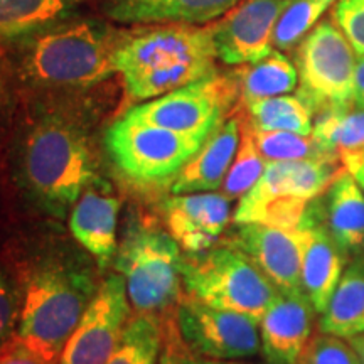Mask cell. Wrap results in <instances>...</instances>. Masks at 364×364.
<instances>
[{
	"label": "cell",
	"mask_w": 364,
	"mask_h": 364,
	"mask_svg": "<svg viewBox=\"0 0 364 364\" xmlns=\"http://www.w3.org/2000/svg\"><path fill=\"white\" fill-rule=\"evenodd\" d=\"M349 343H351L353 348L356 349L359 361H361V364H364V332H361V334L356 336V338L349 339Z\"/></svg>",
	"instance_id": "obj_39"
},
{
	"label": "cell",
	"mask_w": 364,
	"mask_h": 364,
	"mask_svg": "<svg viewBox=\"0 0 364 364\" xmlns=\"http://www.w3.org/2000/svg\"><path fill=\"white\" fill-rule=\"evenodd\" d=\"M336 0H289L273 31V46L279 51H290L318 24Z\"/></svg>",
	"instance_id": "obj_29"
},
{
	"label": "cell",
	"mask_w": 364,
	"mask_h": 364,
	"mask_svg": "<svg viewBox=\"0 0 364 364\" xmlns=\"http://www.w3.org/2000/svg\"><path fill=\"white\" fill-rule=\"evenodd\" d=\"M316 314L302 290H279L260 318L262 351L265 358L295 364L311 339Z\"/></svg>",
	"instance_id": "obj_17"
},
{
	"label": "cell",
	"mask_w": 364,
	"mask_h": 364,
	"mask_svg": "<svg viewBox=\"0 0 364 364\" xmlns=\"http://www.w3.org/2000/svg\"><path fill=\"white\" fill-rule=\"evenodd\" d=\"M179 364H245V363L235 361V359L199 358V356H194V354L186 351V348H182L181 356H179Z\"/></svg>",
	"instance_id": "obj_38"
},
{
	"label": "cell",
	"mask_w": 364,
	"mask_h": 364,
	"mask_svg": "<svg viewBox=\"0 0 364 364\" xmlns=\"http://www.w3.org/2000/svg\"><path fill=\"white\" fill-rule=\"evenodd\" d=\"M265 167L267 161L263 159L257 144H255L253 127L248 122L247 115H243L240 147L236 150V156L231 162L225 181H223L221 194H225L230 201L241 199L257 184Z\"/></svg>",
	"instance_id": "obj_28"
},
{
	"label": "cell",
	"mask_w": 364,
	"mask_h": 364,
	"mask_svg": "<svg viewBox=\"0 0 364 364\" xmlns=\"http://www.w3.org/2000/svg\"><path fill=\"white\" fill-rule=\"evenodd\" d=\"M176 329L186 351L209 359H245L260 353V321L193 297L181 300Z\"/></svg>",
	"instance_id": "obj_11"
},
{
	"label": "cell",
	"mask_w": 364,
	"mask_h": 364,
	"mask_svg": "<svg viewBox=\"0 0 364 364\" xmlns=\"http://www.w3.org/2000/svg\"><path fill=\"white\" fill-rule=\"evenodd\" d=\"M216 58L209 27L171 24L127 34L115 70L132 98L149 100L213 75Z\"/></svg>",
	"instance_id": "obj_1"
},
{
	"label": "cell",
	"mask_w": 364,
	"mask_h": 364,
	"mask_svg": "<svg viewBox=\"0 0 364 364\" xmlns=\"http://www.w3.org/2000/svg\"><path fill=\"white\" fill-rule=\"evenodd\" d=\"M356 51L339 26L322 21L297 46V97L314 115L353 107Z\"/></svg>",
	"instance_id": "obj_9"
},
{
	"label": "cell",
	"mask_w": 364,
	"mask_h": 364,
	"mask_svg": "<svg viewBox=\"0 0 364 364\" xmlns=\"http://www.w3.org/2000/svg\"><path fill=\"white\" fill-rule=\"evenodd\" d=\"M299 228L302 230L300 287L317 314H321L339 284L349 258L324 228L309 216L304 215Z\"/></svg>",
	"instance_id": "obj_20"
},
{
	"label": "cell",
	"mask_w": 364,
	"mask_h": 364,
	"mask_svg": "<svg viewBox=\"0 0 364 364\" xmlns=\"http://www.w3.org/2000/svg\"><path fill=\"white\" fill-rule=\"evenodd\" d=\"M243 103L292 93L299 86V73L285 54L272 51L260 61L252 63L236 76Z\"/></svg>",
	"instance_id": "obj_24"
},
{
	"label": "cell",
	"mask_w": 364,
	"mask_h": 364,
	"mask_svg": "<svg viewBox=\"0 0 364 364\" xmlns=\"http://www.w3.org/2000/svg\"><path fill=\"white\" fill-rule=\"evenodd\" d=\"M353 105L358 108H364V54H358L356 58L353 85Z\"/></svg>",
	"instance_id": "obj_37"
},
{
	"label": "cell",
	"mask_w": 364,
	"mask_h": 364,
	"mask_svg": "<svg viewBox=\"0 0 364 364\" xmlns=\"http://www.w3.org/2000/svg\"><path fill=\"white\" fill-rule=\"evenodd\" d=\"M85 0H0V43L58 26Z\"/></svg>",
	"instance_id": "obj_23"
},
{
	"label": "cell",
	"mask_w": 364,
	"mask_h": 364,
	"mask_svg": "<svg viewBox=\"0 0 364 364\" xmlns=\"http://www.w3.org/2000/svg\"><path fill=\"white\" fill-rule=\"evenodd\" d=\"M120 201L108 184L95 181L71 209L70 230L86 252L105 267L117 253V221Z\"/></svg>",
	"instance_id": "obj_18"
},
{
	"label": "cell",
	"mask_w": 364,
	"mask_h": 364,
	"mask_svg": "<svg viewBox=\"0 0 364 364\" xmlns=\"http://www.w3.org/2000/svg\"><path fill=\"white\" fill-rule=\"evenodd\" d=\"M295 364H361L348 339L318 331L311 336Z\"/></svg>",
	"instance_id": "obj_31"
},
{
	"label": "cell",
	"mask_w": 364,
	"mask_h": 364,
	"mask_svg": "<svg viewBox=\"0 0 364 364\" xmlns=\"http://www.w3.org/2000/svg\"><path fill=\"white\" fill-rule=\"evenodd\" d=\"M0 364H59V356L14 334L6 344L0 346Z\"/></svg>",
	"instance_id": "obj_33"
},
{
	"label": "cell",
	"mask_w": 364,
	"mask_h": 364,
	"mask_svg": "<svg viewBox=\"0 0 364 364\" xmlns=\"http://www.w3.org/2000/svg\"><path fill=\"white\" fill-rule=\"evenodd\" d=\"M263 364H284V363L275 361V359H267V358H265V363H263Z\"/></svg>",
	"instance_id": "obj_41"
},
{
	"label": "cell",
	"mask_w": 364,
	"mask_h": 364,
	"mask_svg": "<svg viewBox=\"0 0 364 364\" xmlns=\"http://www.w3.org/2000/svg\"><path fill=\"white\" fill-rule=\"evenodd\" d=\"M182 284L199 302L258 321L280 290L252 258L231 245L188 253L182 258Z\"/></svg>",
	"instance_id": "obj_5"
},
{
	"label": "cell",
	"mask_w": 364,
	"mask_h": 364,
	"mask_svg": "<svg viewBox=\"0 0 364 364\" xmlns=\"http://www.w3.org/2000/svg\"><path fill=\"white\" fill-rule=\"evenodd\" d=\"M182 255L171 233L147 226L127 231L115 253L127 295L136 312L156 314L177 302L182 285Z\"/></svg>",
	"instance_id": "obj_7"
},
{
	"label": "cell",
	"mask_w": 364,
	"mask_h": 364,
	"mask_svg": "<svg viewBox=\"0 0 364 364\" xmlns=\"http://www.w3.org/2000/svg\"><path fill=\"white\" fill-rule=\"evenodd\" d=\"M255 144L267 162L304 161V159H327L341 161L339 157L329 156L314 142L311 135H300L285 130H255Z\"/></svg>",
	"instance_id": "obj_30"
},
{
	"label": "cell",
	"mask_w": 364,
	"mask_h": 364,
	"mask_svg": "<svg viewBox=\"0 0 364 364\" xmlns=\"http://www.w3.org/2000/svg\"><path fill=\"white\" fill-rule=\"evenodd\" d=\"M241 0H107L105 14L124 24H203L231 11Z\"/></svg>",
	"instance_id": "obj_21"
},
{
	"label": "cell",
	"mask_w": 364,
	"mask_h": 364,
	"mask_svg": "<svg viewBox=\"0 0 364 364\" xmlns=\"http://www.w3.org/2000/svg\"><path fill=\"white\" fill-rule=\"evenodd\" d=\"M238 91L236 80L221 78L213 73L132 108L127 117L206 140L225 120Z\"/></svg>",
	"instance_id": "obj_10"
},
{
	"label": "cell",
	"mask_w": 364,
	"mask_h": 364,
	"mask_svg": "<svg viewBox=\"0 0 364 364\" xmlns=\"http://www.w3.org/2000/svg\"><path fill=\"white\" fill-rule=\"evenodd\" d=\"M182 341L177 334V329L164 327V344L159 364H179V356L182 351Z\"/></svg>",
	"instance_id": "obj_35"
},
{
	"label": "cell",
	"mask_w": 364,
	"mask_h": 364,
	"mask_svg": "<svg viewBox=\"0 0 364 364\" xmlns=\"http://www.w3.org/2000/svg\"><path fill=\"white\" fill-rule=\"evenodd\" d=\"M341 164L354 177V181L358 182V186L364 193V150L344 154V156H341Z\"/></svg>",
	"instance_id": "obj_36"
},
{
	"label": "cell",
	"mask_w": 364,
	"mask_h": 364,
	"mask_svg": "<svg viewBox=\"0 0 364 364\" xmlns=\"http://www.w3.org/2000/svg\"><path fill=\"white\" fill-rule=\"evenodd\" d=\"M95 294L85 272L68 263H46L27 284L16 334L61 358Z\"/></svg>",
	"instance_id": "obj_4"
},
{
	"label": "cell",
	"mask_w": 364,
	"mask_h": 364,
	"mask_svg": "<svg viewBox=\"0 0 364 364\" xmlns=\"http://www.w3.org/2000/svg\"><path fill=\"white\" fill-rule=\"evenodd\" d=\"M22 181L36 199L63 215L98 179L88 136L58 117L44 118L27 134L21 154Z\"/></svg>",
	"instance_id": "obj_3"
},
{
	"label": "cell",
	"mask_w": 364,
	"mask_h": 364,
	"mask_svg": "<svg viewBox=\"0 0 364 364\" xmlns=\"http://www.w3.org/2000/svg\"><path fill=\"white\" fill-rule=\"evenodd\" d=\"M311 136L326 154L339 159L364 150V108L353 105L317 113Z\"/></svg>",
	"instance_id": "obj_25"
},
{
	"label": "cell",
	"mask_w": 364,
	"mask_h": 364,
	"mask_svg": "<svg viewBox=\"0 0 364 364\" xmlns=\"http://www.w3.org/2000/svg\"><path fill=\"white\" fill-rule=\"evenodd\" d=\"M306 216L324 228L349 260L363 257L364 193L344 166L329 188L309 204Z\"/></svg>",
	"instance_id": "obj_16"
},
{
	"label": "cell",
	"mask_w": 364,
	"mask_h": 364,
	"mask_svg": "<svg viewBox=\"0 0 364 364\" xmlns=\"http://www.w3.org/2000/svg\"><path fill=\"white\" fill-rule=\"evenodd\" d=\"M130 321V304L124 277H108L98 287L63 348L59 364H105L120 343Z\"/></svg>",
	"instance_id": "obj_12"
},
{
	"label": "cell",
	"mask_w": 364,
	"mask_h": 364,
	"mask_svg": "<svg viewBox=\"0 0 364 364\" xmlns=\"http://www.w3.org/2000/svg\"><path fill=\"white\" fill-rule=\"evenodd\" d=\"M318 331L353 339L364 332V255L349 260L318 318Z\"/></svg>",
	"instance_id": "obj_22"
},
{
	"label": "cell",
	"mask_w": 364,
	"mask_h": 364,
	"mask_svg": "<svg viewBox=\"0 0 364 364\" xmlns=\"http://www.w3.org/2000/svg\"><path fill=\"white\" fill-rule=\"evenodd\" d=\"M226 245L238 248L280 290H302V230L248 223L236 225Z\"/></svg>",
	"instance_id": "obj_14"
},
{
	"label": "cell",
	"mask_w": 364,
	"mask_h": 364,
	"mask_svg": "<svg viewBox=\"0 0 364 364\" xmlns=\"http://www.w3.org/2000/svg\"><path fill=\"white\" fill-rule=\"evenodd\" d=\"M125 33L93 21L58 24L22 39V73L46 88H86L110 78Z\"/></svg>",
	"instance_id": "obj_2"
},
{
	"label": "cell",
	"mask_w": 364,
	"mask_h": 364,
	"mask_svg": "<svg viewBox=\"0 0 364 364\" xmlns=\"http://www.w3.org/2000/svg\"><path fill=\"white\" fill-rule=\"evenodd\" d=\"M204 140L124 117L105 135V145L122 174L140 184L174 181Z\"/></svg>",
	"instance_id": "obj_8"
},
{
	"label": "cell",
	"mask_w": 364,
	"mask_h": 364,
	"mask_svg": "<svg viewBox=\"0 0 364 364\" xmlns=\"http://www.w3.org/2000/svg\"><path fill=\"white\" fill-rule=\"evenodd\" d=\"M334 21L356 54H364V0H338Z\"/></svg>",
	"instance_id": "obj_32"
},
{
	"label": "cell",
	"mask_w": 364,
	"mask_h": 364,
	"mask_svg": "<svg viewBox=\"0 0 364 364\" xmlns=\"http://www.w3.org/2000/svg\"><path fill=\"white\" fill-rule=\"evenodd\" d=\"M164 327L156 314L139 312L130 317L120 343L105 364H159Z\"/></svg>",
	"instance_id": "obj_27"
},
{
	"label": "cell",
	"mask_w": 364,
	"mask_h": 364,
	"mask_svg": "<svg viewBox=\"0 0 364 364\" xmlns=\"http://www.w3.org/2000/svg\"><path fill=\"white\" fill-rule=\"evenodd\" d=\"M341 169V161L327 159L267 162L257 184L238 201L233 223L297 230L309 204L329 188Z\"/></svg>",
	"instance_id": "obj_6"
},
{
	"label": "cell",
	"mask_w": 364,
	"mask_h": 364,
	"mask_svg": "<svg viewBox=\"0 0 364 364\" xmlns=\"http://www.w3.org/2000/svg\"><path fill=\"white\" fill-rule=\"evenodd\" d=\"M164 220L181 248L201 253L215 247L231 220V201L225 194H176L162 206Z\"/></svg>",
	"instance_id": "obj_15"
},
{
	"label": "cell",
	"mask_w": 364,
	"mask_h": 364,
	"mask_svg": "<svg viewBox=\"0 0 364 364\" xmlns=\"http://www.w3.org/2000/svg\"><path fill=\"white\" fill-rule=\"evenodd\" d=\"M241 122L243 113L225 118L216 127L215 132L204 140L201 149L172 181V193H211L221 188L240 147Z\"/></svg>",
	"instance_id": "obj_19"
},
{
	"label": "cell",
	"mask_w": 364,
	"mask_h": 364,
	"mask_svg": "<svg viewBox=\"0 0 364 364\" xmlns=\"http://www.w3.org/2000/svg\"><path fill=\"white\" fill-rule=\"evenodd\" d=\"M2 43H0V61H2ZM4 97H6V80H4V73H2V63H0V103H2Z\"/></svg>",
	"instance_id": "obj_40"
},
{
	"label": "cell",
	"mask_w": 364,
	"mask_h": 364,
	"mask_svg": "<svg viewBox=\"0 0 364 364\" xmlns=\"http://www.w3.org/2000/svg\"><path fill=\"white\" fill-rule=\"evenodd\" d=\"M247 118L255 130H285L300 135H311L314 113L299 97L262 98L245 103Z\"/></svg>",
	"instance_id": "obj_26"
},
{
	"label": "cell",
	"mask_w": 364,
	"mask_h": 364,
	"mask_svg": "<svg viewBox=\"0 0 364 364\" xmlns=\"http://www.w3.org/2000/svg\"><path fill=\"white\" fill-rule=\"evenodd\" d=\"M17 297L11 282L0 272V346H4L14 336L17 317Z\"/></svg>",
	"instance_id": "obj_34"
},
{
	"label": "cell",
	"mask_w": 364,
	"mask_h": 364,
	"mask_svg": "<svg viewBox=\"0 0 364 364\" xmlns=\"http://www.w3.org/2000/svg\"><path fill=\"white\" fill-rule=\"evenodd\" d=\"M289 0H241L211 31L216 56L231 66L252 65L273 51V31Z\"/></svg>",
	"instance_id": "obj_13"
}]
</instances>
